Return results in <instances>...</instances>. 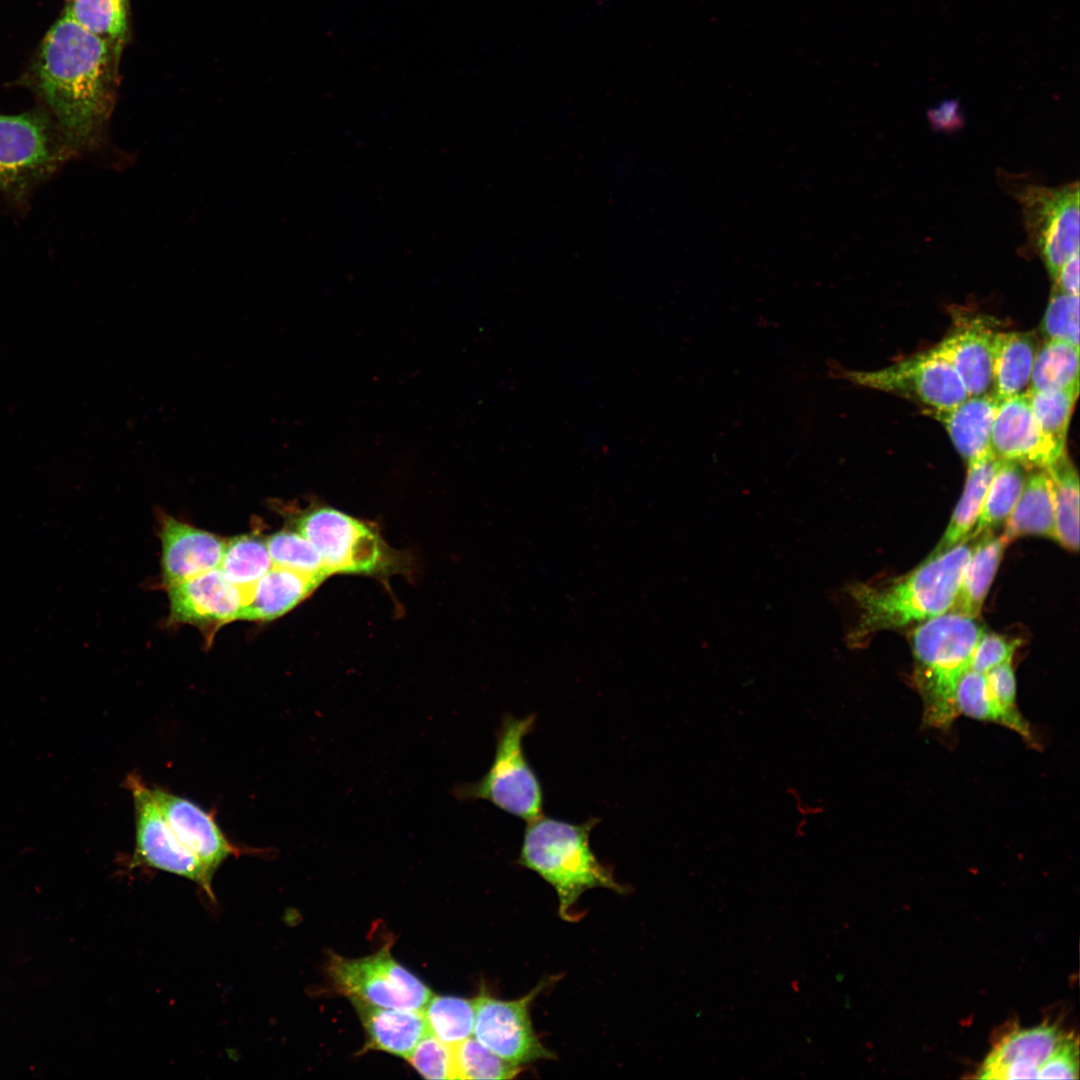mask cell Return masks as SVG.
<instances>
[{
    "label": "cell",
    "mask_w": 1080,
    "mask_h": 1080,
    "mask_svg": "<svg viewBox=\"0 0 1080 1080\" xmlns=\"http://www.w3.org/2000/svg\"><path fill=\"white\" fill-rule=\"evenodd\" d=\"M1079 1040L1069 1032L1039 1069L1038 1079H1078Z\"/></svg>",
    "instance_id": "cell-39"
},
{
    "label": "cell",
    "mask_w": 1080,
    "mask_h": 1080,
    "mask_svg": "<svg viewBox=\"0 0 1080 1080\" xmlns=\"http://www.w3.org/2000/svg\"><path fill=\"white\" fill-rule=\"evenodd\" d=\"M545 985L541 982L522 998L511 1001L480 993L474 998L475 1038L500 1058L517 1066L553 1058V1053L535 1034L529 1013L531 1003Z\"/></svg>",
    "instance_id": "cell-11"
},
{
    "label": "cell",
    "mask_w": 1080,
    "mask_h": 1080,
    "mask_svg": "<svg viewBox=\"0 0 1080 1080\" xmlns=\"http://www.w3.org/2000/svg\"><path fill=\"white\" fill-rule=\"evenodd\" d=\"M170 620L196 626L207 636L240 619L242 591L215 568L167 588Z\"/></svg>",
    "instance_id": "cell-13"
},
{
    "label": "cell",
    "mask_w": 1080,
    "mask_h": 1080,
    "mask_svg": "<svg viewBox=\"0 0 1080 1080\" xmlns=\"http://www.w3.org/2000/svg\"><path fill=\"white\" fill-rule=\"evenodd\" d=\"M63 14L97 37L124 47L129 37V0H65Z\"/></svg>",
    "instance_id": "cell-30"
},
{
    "label": "cell",
    "mask_w": 1080,
    "mask_h": 1080,
    "mask_svg": "<svg viewBox=\"0 0 1080 1080\" xmlns=\"http://www.w3.org/2000/svg\"><path fill=\"white\" fill-rule=\"evenodd\" d=\"M297 531L319 552L329 573L387 575L399 571L402 560L376 528L330 507L305 511Z\"/></svg>",
    "instance_id": "cell-8"
},
{
    "label": "cell",
    "mask_w": 1080,
    "mask_h": 1080,
    "mask_svg": "<svg viewBox=\"0 0 1080 1080\" xmlns=\"http://www.w3.org/2000/svg\"><path fill=\"white\" fill-rule=\"evenodd\" d=\"M535 714L507 715L496 735V751L488 772L477 782L458 786L462 800H487L516 817L531 822L541 817V784L523 750V739L534 728Z\"/></svg>",
    "instance_id": "cell-7"
},
{
    "label": "cell",
    "mask_w": 1080,
    "mask_h": 1080,
    "mask_svg": "<svg viewBox=\"0 0 1080 1080\" xmlns=\"http://www.w3.org/2000/svg\"><path fill=\"white\" fill-rule=\"evenodd\" d=\"M983 633L975 618L951 611L914 628L913 681L923 702L926 725L947 729L958 717L955 689L970 669L974 648Z\"/></svg>",
    "instance_id": "cell-4"
},
{
    "label": "cell",
    "mask_w": 1080,
    "mask_h": 1080,
    "mask_svg": "<svg viewBox=\"0 0 1080 1080\" xmlns=\"http://www.w3.org/2000/svg\"><path fill=\"white\" fill-rule=\"evenodd\" d=\"M998 402L993 394L969 396L950 409H925V413L943 425L968 464L991 451L990 438Z\"/></svg>",
    "instance_id": "cell-21"
},
{
    "label": "cell",
    "mask_w": 1080,
    "mask_h": 1080,
    "mask_svg": "<svg viewBox=\"0 0 1080 1080\" xmlns=\"http://www.w3.org/2000/svg\"><path fill=\"white\" fill-rule=\"evenodd\" d=\"M366 1033L365 1050H378L407 1058L429 1033L422 1010L379 1007L360 999H349Z\"/></svg>",
    "instance_id": "cell-19"
},
{
    "label": "cell",
    "mask_w": 1080,
    "mask_h": 1080,
    "mask_svg": "<svg viewBox=\"0 0 1080 1080\" xmlns=\"http://www.w3.org/2000/svg\"><path fill=\"white\" fill-rule=\"evenodd\" d=\"M71 157L43 106L0 115V190L15 204L24 205L34 188Z\"/></svg>",
    "instance_id": "cell-6"
},
{
    "label": "cell",
    "mask_w": 1080,
    "mask_h": 1080,
    "mask_svg": "<svg viewBox=\"0 0 1080 1080\" xmlns=\"http://www.w3.org/2000/svg\"><path fill=\"white\" fill-rule=\"evenodd\" d=\"M1054 489V540L1070 551L1079 547V477L1064 451L1048 468Z\"/></svg>",
    "instance_id": "cell-28"
},
{
    "label": "cell",
    "mask_w": 1080,
    "mask_h": 1080,
    "mask_svg": "<svg viewBox=\"0 0 1080 1080\" xmlns=\"http://www.w3.org/2000/svg\"><path fill=\"white\" fill-rule=\"evenodd\" d=\"M598 822L599 818H590L572 824L542 815L527 823L518 862L555 889L565 920L571 919L572 907L589 889L625 891L590 848L589 836Z\"/></svg>",
    "instance_id": "cell-3"
},
{
    "label": "cell",
    "mask_w": 1080,
    "mask_h": 1080,
    "mask_svg": "<svg viewBox=\"0 0 1080 1080\" xmlns=\"http://www.w3.org/2000/svg\"><path fill=\"white\" fill-rule=\"evenodd\" d=\"M827 377L893 393L928 410L950 409L968 393L954 367L934 347L875 371L845 369L827 359Z\"/></svg>",
    "instance_id": "cell-9"
},
{
    "label": "cell",
    "mask_w": 1080,
    "mask_h": 1080,
    "mask_svg": "<svg viewBox=\"0 0 1080 1080\" xmlns=\"http://www.w3.org/2000/svg\"><path fill=\"white\" fill-rule=\"evenodd\" d=\"M266 542L273 566L323 579L330 576L315 546L300 532L284 529Z\"/></svg>",
    "instance_id": "cell-35"
},
{
    "label": "cell",
    "mask_w": 1080,
    "mask_h": 1080,
    "mask_svg": "<svg viewBox=\"0 0 1080 1080\" xmlns=\"http://www.w3.org/2000/svg\"><path fill=\"white\" fill-rule=\"evenodd\" d=\"M970 538L928 556L909 573L883 582H855L835 592L838 605L849 607L845 641L861 647L880 631L896 630L949 612L971 556Z\"/></svg>",
    "instance_id": "cell-2"
},
{
    "label": "cell",
    "mask_w": 1080,
    "mask_h": 1080,
    "mask_svg": "<svg viewBox=\"0 0 1080 1080\" xmlns=\"http://www.w3.org/2000/svg\"><path fill=\"white\" fill-rule=\"evenodd\" d=\"M122 50L63 14L18 81L38 96L73 156L107 144Z\"/></svg>",
    "instance_id": "cell-1"
},
{
    "label": "cell",
    "mask_w": 1080,
    "mask_h": 1080,
    "mask_svg": "<svg viewBox=\"0 0 1080 1080\" xmlns=\"http://www.w3.org/2000/svg\"><path fill=\"white\" fill-rule=\"evenodd\" d=\"M125 784L132 794L135 810L134 864H143L194 881L212 898L213 877L177 839L164 819L151 788L136 775H129Z\"/></svg>",
    "instance_id": "cell-12"
},
{
    "label": "cell",
    "mask_w": 1080,
    "mask_h": 1080,
    "mask_svg": "<svg viewBox=\"0 0 1080 1080\" xmlns=\"http://www.w3.org/2000/svg\"><path fill=\"white\" fill-rule=\"evenodd\" d=\"M151 791L177 839L213 877L219 866L236 852V847L214 817L195 803L159 787Z\"/></svg>",
    "instance_id": "cell-15"
},
{
    "label": "cell",
    "mask_w": 1080,
    "mask_h": 1080,
    "mask_svg": "<svg viewBox=\"0 0 1080 1080\" xmlns=\"http://www.w3.org/2000/svg\"><path fill=\"white\" fill-rule=\"evenodd\" d=\"M272 566L266 539L250 533L226 540L219 568L227 580L244 594Z\"/></svg>",
    "instance_id": "cell-31"
},
{
    "label": "cell",
    "mask_w": 1080,
    "mask_h": 1080,
    "mask_svg": "<svg viewBox=\"0 0 1080 1080\" xmlns=\"http://www.w3.org/2000/svg\"><path fill=\"white\" fill-rule=\"evenodd\" d=\"M159 537L166 588L220 566L226 540L213 533L164 515Z\"/></svg>",
    "instance_id": "cell-16"
},
{
    "label": "cell",
    "mask_w": 1080,
    "mask_h": 1080,
    "mask_svg": "<svg viewBox=\"0 0 1080 1080\" xmlns=\"http://www.w3.org/2000/svg\"><path fill=\"white\" fill-rule=\"evenodd\" d=\"M1067 1033L1056 1024L1043 1023L1005 1035L980 1066V1079H1038L1042 1064Z\"/></svg>",
    "instance_id": "cell-17"
},
{
    "label": "cell",
    "mask_w": 1080,
    "mask_h": 1080,
    "mask_svg": "<svg viewBox=\"0 0 1080 1080\" xmlns=\"http://www.w3.org/2000/svg\"><path fill=\"white\" fill-rule=\"evenodd\" d=\"M1053 281V289L1070 295H1079V253L1074 254L1063 264Z\"/></svg>",
    "instance_id": "cell-42"
},
{
    "label": "cell",
    "mask_w": 1080,
    "mask_h": 1080,
    "mask_svg": "<svg viewBox=\"0 0 1080 1080\" xmlns=\"http://www.w3.org/2000/svg\"><path fill=\"white\" fill-rule=\"evenodd\" d=\"M1041 332L1045 340H1064L1079 347V295L1052 289Z\"/></svg>",
    "instance_id": "cell-36"
},
{
    "label": "cell",
    "mask_w": 1080,
    "mask_h": 1080,
    "mask_svg": "<svg viewBox=\"0 0 1080 1080\" xmlns=\"http://www.w3.org/2000/svg\"><path fill=\"white\" fill-rule=\"evenodd\" d=\"M1001 187L1019 204L1031 249L1052 280L1079 253V184L1050 187L999 170Z\"/></svg>",
    "instance_id": "cell-5"
},
{
    "label": "cell",
    "mask_w": 1080,
    "mask_h": 1080,
    "mask_svg": "<svg viewBox=\"0 0 1080 1080\" xmlns=\"http://www.w3.org/2000/svg\"><path fill=\"white\" fill-rule=\"evenodd\" d=\"M422 1012L429 1033L448 1045L457 1044L473 1034L474 999L432 995Z\"/></svg>",
    "instance_id": "cell-32"
},
{
    "label": "cell",
    "mask_w": 1080,
    "mask_h": 1080,
    "mask_svg": "<svg viewBox=\"0 0 1080 1080\" xmlns=\"http://www.w3.org/2000/svg\"><path fill=\"white\" fill-rule=\"evenodd\" d=\"M1018 644V640L984 632L974 648L970 670L987 673L992 668L1012 660Z\"/></svg>",
    "instance_id": "cell-38"
},
{
    "label": "cell",
    "mask_w": 1080,
    "mask_h": 1080,
    "mask_svg": "<svg viewBox=\"0 0 1080 1080\" xmlns=\"http://www.w3.org/2000/svg\"><path fill=\"white\" fill-rule=\"evenodd\" d=\"M999 463L1000 459L992 451L968 463L962 496L942 538L929 554L930 557L941 554L968 538L976 525L987 489Z\"/></svg>",
    "instance_id": "cell-25"
},
{
    "label": "cell",
    "mask_w": 1080,
    "mask_h": 1080,
    "mask_svg": "<svg viewBox=\"0 0 1080 1080\" xmlns=\"http://www.w3.org/2000/svg\"><path fill=\"white\" fill-rule=\"evenodd\" d=\"M1004 524L1002 536L1008 543L1026 535L1054 539V489L1052 479L1046 469L1037 468L1029 471L1021 495Z\"/></svg>",
    "instance_id": "cell-23"
},
{
    "label": "cell",
    "mask_w": 1080,
    "mask_h": 1080,
    "mask_svg": "<svg viewBox=\"0 0 1080 1080\" xmlns=\"http://www.w3.org/2000/svg\"><path fill=\"white\" fill-rule=\"evenodd\" d=\"M1079 389L1025 392L1037 424L1058 454L1065 451L1070 418Z\"/></svg>",
    "instance_id": "cell-33"
},
{
    "label": "cell",
    "mask_w": 1080,
    "mask_h": 1080,
    "mask_svg": "<svg viewBox=\"0 0 1080 1080\" xmlns=\"http://www.w3.org/2000/svg\"><path fill=\"white\" fill-rule=\"evenodd\" d=\"M1035 332H996L994 337L993 391L998 399L1024 394L1039 349Z\"/></svg>",
    "instance_id": "cell-22"
},
{
    "label": "cell",
    "mask_w": 1080,
    "mask_h": 1080,
    "mask_svg": "<svg viewBox=\"0 0 1080 1080\" xmlns=\"http://www.w3.org/2000/svg\"><path fill=\"white\" fill-rule=\"evenodd\" d=\"M954 702L958 716L1000 724L1016 732L1032 746L1037 744L1023 716L1012 715L1000 707L992 695L985 673L970 669L965 672L956 686Z\"/></svg>",
    "instance_id": "cell-26"
},
{
    "label": "cell",
    "mask_w": 1080,
    "mask_h": 1080,
    "mask_svg": "<svg viewBox=\"0 0 1080 1080\" xmlns=\"http://www.w3.org/2000/svg\"><path fill=\"white\" fill-rule=\"evenodd\" d=\"M992 453L1028 470L1048 468L1058 454L1042 434L1026 394L998 402L990 438Z\"/></svg>",
    "instance_id": "cell-14"
},
{
    "label": "cell",
    "mask_w": 1080,
    "mask_h": 1080,
    "mask_svg": "<svg viewBox=\"0 0 1080 1080\" xmlns=\"http://www.w3.org/2000/svg\"><path fill=\"white\" fill-rule=\"evenodd\" d=\"M927 115L935 128H959L963 121L960 104L955 99L942 101L938 106L931 108Z\"/></svg>",
    "instance_id": "cell-41"
},
{
    "label": "cell",
    "mask_w": 1080,
    "mask_h": 1080,
    "mask_svg": "<svg viewBox=\"0 0 1080 1080\" xmlns=\"http://www.w3.org/2000/svg\"><path fill=\"white\" fill-rule=\"evenodd\" d=\"M985 674L992 695L1000 707L1012 715H1021L1016 704V678L1012 660L992 668Z\"/></svg>",
    "instance_id": "cell-40"
},
{
    "label": "cell",
    "mask_w": 1080,
    "mask_h": 1080,
    "mask_svg": "<svg viewBox=\"0 0 1080 1080\" xmlns=\"http://www.w3.org/2000/svg\"><path fill=\"white\" fill-rule=\"evenodd\" d=\"M454 1079H511L520 1071V1066L511 1064L476 1038H467L451 1045Z\"/></svg>",
    "instance_id": "cell-34"
},
{
    "label": "cell",
    "mask_w": 1080,
    "mask_h": 1080,
    "mask_svg": "<svg viewBox=\"0 0 1080 1080\" xmlns=\"http://www.w3.org/2000/svg\"><path fill=\"white\" fill-rule=\"evenodd\" d=\"M324 579L272 566L243 594L240 619L270 621L283 616L306 599Z\"/></svg>",
    "instance_id": "cell-20"
},
{
    "label": "cell",
    "mask_w": 1080,
    "mask_h": 1080,
    "mask_svg": "<svg viewBox=\"0 0 1080 1080\" xmlns=\"http://www.w3.org/2000/svg\"><path fill=\"white\" fill-rule=\"evenodd\" d=\"M979 541L973 545L971 556L966 565L962 580L951 607L955 612L970 618H977L994 576L1004 549L1008 542L1001 536H996L992 530L978 535Z\"/></svg>",
    "instance_id": "cell-24"
},
{
    "label": "cell",
    "mask_w": 1080,
    "mask_h": 1080,
    "mask_svg": "<svg viewBox=\"0 0 1080 1080\" xmlns=\"http://www.w3.org/2000/svg\"><path fill=\"white\" fill-rule=\"evenodd\" d=\"M1079 389V347L1064 340H1045L1032 367L1031 391Z\"/></svg>",
    "instance_id": "cell-29"
},
{
    "label": "cell",
    "mask_w": 1080,
    "mask_h": 1080,
    "mask_svg": "<svg viewBox=\"0 0 1080 1080\" xmlns=\"http://www.w3.org/2000/svg\"><path fill=\"white\" fill-rule=\"evenodd\" d=\"M406 1060L424 1078L454 1079L451 1045L430 1033L418 1042Z\"/></svg>",
    "instance_id": "cell-37"
},
{
    "label": "cell",
    "mask_w": 1080,
    "mask_h": 1080,
    "mask_svg": "<svg viewBox=\"0 0 1080 1080\" xmlns=\"http://www.w3.org/2000/svg\"><path fill=\"white\" fill-rule=\"evenodd\" d=\"M984 318H967L934 348L950 362L968 396L992 394L994 337Z\"/></svg>",
    "instance_id": "cell-18"
},
{
    "label": "cell",
    "mask_w": 1080,
    "mask_h": 1080,
    "mask_svg": "<svg viewBox=\"0 0 1080 1080\" xmlns=\"http://www.w3.org/2000/svg\"><path fill=\"white\" fill-rule=\"evenodd\" d=\"M1029 471L1021 463L1000 459L969 538H976L1005 523L1021 495Z\"/></svg>",
    "instance_id": "cell-27"
},
{
    "label": "cell",
    "mask_w": 1080,
    "mask_h": 1080,
    "mask_svg": "<svg viewBox=\"0 0 1080 1080\" xmlns=\"http://www.w3.org/2000/svg\"><path fill=\"white\" fill-rule=\"evenodd\" d=\"M327 971L337 992L379 1007L422 1010L433 995L392 957L389 945L361 958L331 954Z\"/></svg>",
    "instance_id": "cell-10"
}]
</instances>
